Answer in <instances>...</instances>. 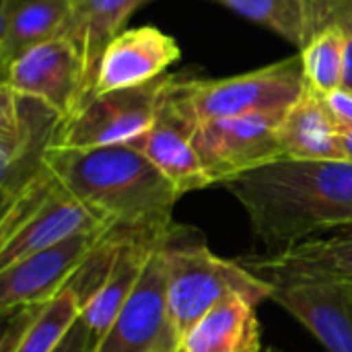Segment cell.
<instances>
[{"label":"cell","mask_w":352,"mask_h":352,"mask_svg":"<svg viewBox=\"0 0 352 352\" xmlns=\"http://www.w3.org/2000/svg\"><path fill=\"white\" fill-rule=\"evenodd\" d=\"M47 169L107 231L163 239L182 194L130 144L64 148L52 146Z\"/></svg>","instance_id":"6da1fadb"},{"label":"cell","mask_w":352,"mask_h":352,"mask_svg":"<svg viewBox=\"0 0 352 352\" xmlns=\"http://www.w3.org/2000/svg\"><path fill=\"white\" fill-rule=\"evenodd\" d=\"M270 250L352 227L351 161L280 159L223 184Z\"/></svg>","instance_id":"7a4b0ae2"},{"label":"cell","mask_w":352,"mask_h":352,"mask_svg":"<svg viewBox=\"0 0 352 352\" xmlns=\"http://www.w3.org/2000/svg\"><path fill=\"white\" fill-rule=\"evenodd\" d=\"M161 256L169 314L179 338L227 295H243L256 305L272 297L270 283L250 272L239 260L212 254L202 233L194 229L173 225L161 241Z\"/></svg>","instance_id":"3957f363"},{"label":"cell","mask_w":352,"mask_h":352,"mask_svg":"<svg viewBox=\"0 0 352 352\" xmlns=\"http://www.w3.org/2000/svg\"><path fill=\"white\" fill-rule=\"evenodd\" d=\"M91 231L107 229L47 169L25 194L2 206L0 270L35 252Z\"/></svg>","instance_id":"277c9868"},{"label":"cell","mask_w":352,"mask_h":352,"mask_svg":"<svg viewBox=\"0 0 352 352\" xmlns=\"http://www.w3.org/2000/svg\"><path fill=\"white\" fill-rule=\"evenodd\" d=\"M64 118L43 99L0 85V204L6 206L47 173V153Z\"/></svg>","instance_id":"5b68a950"},{"label":"cell","mask_w":352,"mask_h":352,"mask_svg":"<svg viewBox=\"0 0 352 352\" xmlns=\"http://www.w3.org/2000/svg\"><path fill=\"white\" fill-rule=\"evenodd\" d=\"M305 89L307 80L301 54L229 78L186 80V91L198 122L287 111Z\"/></svg>","instance_id":"8992f818"},{"label":"cell","mask_w":352,"mask_h":352,"mask_svg":"<svg viewBox=\"0 0 352 352\" xmlns=\"http://www.w3.org/2000/svg\"><path fill=\"white\" fill-rule=\"evenodd\" d=\"M169 78L163 74L140 87L93 95L62 122L54 146L95 148L132 144L151 128Z\"/></svg>","instance_id":"52a82bcc"},{"label":"cell","mask_w":352,"mask_h":352,"mask_svg":"<svg viewBox=\"0 0 352 352\" xmlns=\"http://www.w3.org/2000/svg\"><path fill=\"white\" fill-rule=\"evenodd\" d=\"M287 111H262L198 122L194 146L212 184L285 159L278 126Z\"/></svg>","instance_id":"ba28073f"},{"label":"cell","mask_w":352,"mask_h":352,"mask_svg":"<svg viewBox=\"0 0 352 352\" xmlns=\"http://www.w3.org/2000/svg\"><path fill=\"white\" fill-rule=\"evenodd\" d=\"M198 118L186 91V78L171 76L151 128L130 146L138 148L184 196L210 186L194 146Z\"/></svg>","instance_id":"9c48e42d"},{"label":"cell","mask_w":352,"mask_h":352,"mask_svg":"<svg viewBox=\"0 0 352 352\" xmlns=\"http://www.w3.org/2000/svg\"><path fill=\"white\" fill-rule=\"evenodd\" d=\"M163 241V239H161ZM161 241L151 252L142 274L107 334L93 352H175L179 336L167 303V278Z\"/></svg>","instance_id":"30bf717a"},{"label":"cell","mask_w":352,"mask_h":352,"mask_svg":"<svg viewBox=\"0 0 352 352\" xmlns=\"http://www.w3.org/2000/svg\"><path fill=\"white\" fill-rule=\"evenodd\" d=\"M111 231L78 233L58 245L35 252L0 270V311L4 318L19 309L52 301L74 278L97 243Z\"/></svg>","instance_id":"8fae6325"},{"label":"cell","mask_w":352,"mask_h":352,"mask_svg":"<svg viewBox=\"0 0 352 352\" xmlns=\"http://www.w3.org/2000/svg\"><path fill=\"white\" fill-rule=\"evenodd\" d=\"M2 82L12 91L43 99L62 118H70L82 103V64L70 39L56 35L33 45L2 70Z\"/></svg>","instance_id":"7c38bea8"},{"label":"cell","mask_w":352,"mask_h":352,"mask_svg":"<svg viewBox=\"0 0 352 352\" xmlns=\"http://www.w3.org/2000/svg\"><path fill=\"white\" fill-rule=\"evenodd\" d=\"M239 264L270 285L316 280L352 289V227L338 229L330 237H311L268 254L245 256Z\"/></svg>","instance_id":"4fadbf2b"},{"label":"cell","mask_w":352,"mask_h":352,"mask_svg":"<svg viewBox=\"0 0 352 352\" xmlns=\"http://www.w3.org/2000/svg\"><path fill=\"white\" fill-rule=\"evenodd\" d=\"M272 301L303 324L328 352H352V289L291 280L272 285Z\"/></svg>","instance_id":"5bb4252c"},{"label":"cell","mask_w":352,"mask_h":352,"mask_svg":"<svg viewBox=\"0 0 352 352\" xmlns=\"http://www.w3.org/2000/svg\"><path fill=\"white\" fill-rule=\"evenodd\" d=\"M179 58L177 41L157 27L122 31L105 50L93 95L146 85Z\"/></svg>","instance_id":"9a60e30c"},{"label":"cell","mask_w":352,"mask_h":352,"mask_svg":"<svg viewBox=\"0 0 352 352\" xmlns=\"http://www.w3.org/2000/svg\"><path fill=\"white\" fill-rule=\"evenodd\" d=\"M146 2L148 0H72L70 14L60 35L70 39L80 56L82 103L95 93L99 66L107 45L126 31L132 12Z\"/></svg>","instance_id":"2e32d148"},{"label":"cell","mask_w":352,"mask_h":352,"mask_svg":"<svg viewBox=\"0 0 352 352\" xmlns=\"http://www.w3.org/2000/svg\"><path fill=\"white\" fill-rule=\"evenodd\" d=\"M340 134L342 132L330 116L322 95L309 85L287 109L278 126L285 159L297 161H346Z\"/></svg>","instance_id":"e0dca14e"},{"label":"cell","mask_w":352,"mask_h":352,"mask_svg":"<svg viewBox=\"0 0 352 352\" xmlns=\"http://www.w3.org/2000/svg\"><path fill=\"white\" fill-rule=\"evenodd\" d=\"M175 352H262L256 303L227 295L179 338Z\"/></svg>","instance_id":"ac0fdd59"},{"label":"cell","mask_w":352,"mask_h":352,"mask_svg":"<svg viewBox=\"0 0 352 352\" xmlns=\"http://www.w3.org/2000/svg\"><path fill=\"white\" fill-rule=\"evenodd\" d=\"M80 299L68 283L52 301L8 316L2 352H56L80 320Z\"/></svg>","instance_id":"d6986e66"},{"label":"cell","mask_w":352,"mask_h":352,"mask_svg":"<svg viewBox=\"0 0 352 352\" xmlns=\"http://www.w3.org/2000/svg\"><path fill=\"white\" fill-rule=\"evenodd\" d=\"M159 241L161 239L153 241L146 237H130V235H124L120 239V248L107 278L103 280L99 291L89 299V303L82 307L80 314V318L85 320L97 342L107 334L120 309L132 295L142 274V268Z\"/></svg>","instance_id":"ffe728a7"},{"label":"cell","mask_w":352,"mask_h":352,"mask_svg":"<svg viewBox=\"0 0 352 352\" xmlns=\"http://www.w3.org/2000/svg\"><path fill=\"white\" fill-rule=\"evenodd\" d=\"M72 0H2L0 6V70L23 52L60 35Z\"/></svg>","instance_id":"44dd1931"},{"label":"cell","mask_w":352,"mask_h":352,"mask_svg":"<svg viewBox=\"0 0 352 352\" xmlns=\"http://www.w3.org/2000/svg\"><path fill=\"white\" fill-rule=\"evenodd\" d=\"M346 35L338 27H328L307 41L301 50L307 85L320 95H328L342 87Z\"/></svg>","instance_id":"7402d4cb"},{"label":"cell","mask_w":352,"mask_h":352,"mask_svg":"<svg viewBox=\"0 0 352 352\" xmlns=\"http://www.w3.org/2000/svg\"><path fill=\"white\" fill-rule=\"evenodd\" d=\"M241 16L256 21L299 50L307 39V4L305 0H217Z\"/></svg>","instance_id":"603a6c76"},{"label":"cell","mask_w":352,"mask_h":352,"mask_svg":"<svg viewBox=\"0 0 352 352\" xmlns=\"http://www.w3.org/2000/svg\"><path fill=\"white\" fill-rule=\"evenodd\" d=\"M305 4H307L305 45L311 37H316L328 27H338L344 31V35H352V0H305Z\"/></svg>","instance_id":"cb8c5ba5"},{"label":"cell","mask_w":352,"mask_h":352,"mask_svg":"<svg viewBox=\"0 0 352 352\" xmlns=\"http://www.w3.org/2000/svg\"><path fill=\"white\" fill-rule=\"evenodd\" d=\"M330 116L338 124L340 132L352 130V89L340 87L328 95H322Z\"/></svg>","instance_id":"d4e9b609"},{"label":"cell","mask_w":352,"mask_h":352,"mask_svg":"<svg viewBox=\"0 0 352 352\" xmlns=\"http://www.w3.org/2000/svg\"><path fill=\"white\" fill-rule=\"evenodd\" d=\"M95 336L89 330V326L85 324V320L80 318L74 328L68 332V336L62 340V344L56 349V352H93L95 351Z\"/></svg>","instance_id":"484cf974"},{"label":"cell","mask_w":352,"mask_h":352,"mask_svg":"<svg viewBox=\"0 0 352 352\" xmlns=\"http://www.w3.org/2000/svg\"><path fill=\"white\" fill-rule=\"evenodd\" d=\"M342 87L352 89V35H346V43H344V70H342Z\"/></svg>","instance_id":"4316f807"},{"label":"cell","mask_w":352,"mask_h":352,"mask_svg":"<svg viewBox=\"0 0 352 352\" xmlns=\"http://www.w3.org/2000/svg\"><path fill=\"white\" fill-rule=\"evenodd\" d=\"M340 140H342V151H344V159L352 163V130H344L340 134Z\"/></svg>","instance_id":"83f0119b"},{"label":"cell","mask_w":352,"mask_h":352,"mask_svg":"<svg viewBox=\"0 0 352 352\" xmlns=\"http://www.w3.org/2000/svg\"><path fill=\"white\" fill-rule=\"evenodd\" d=\"M266 352H278V351H274V349H266Z\"/></svg>","instance_id":"f1b7e54d"}]
</instances>
